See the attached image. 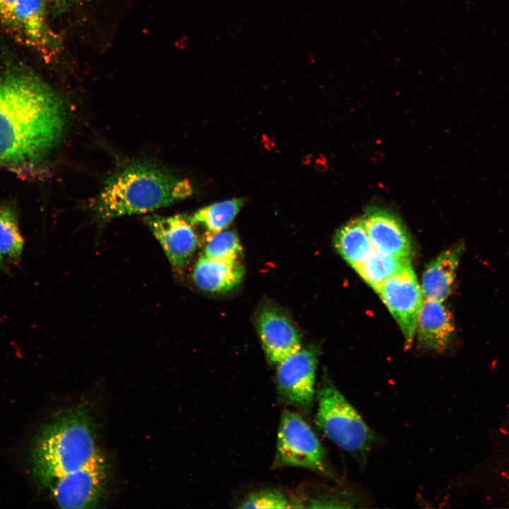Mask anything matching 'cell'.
Wrapping results in <instances>:
<instances>
[{
  "instance_id": "cell-21",
  "label": "cell",
  "mask_w": 509,
  "mask_h": 509,
  "mask_svg": "<svg viewBox=\"0 0 509 509\" xmlns=\"http://www.w3.org/2000/svg\"><path fill=\"white\" fill-rule=\"evenodd\" d=\"M242 508H296L284 493L277 490H265L250 494L239 506Z\"/></svg>"
},
{
  "instance_id": "cell-5",
  "label": "cell",
  "mask_w": 509,
  "mask_h": 509,
  "mask_svg": "<svg viewBox=\"0 0 509 509\" xmlns=\"http://www.w3.org/2000/svg\"><path fill=\"white\" fill-rule=\"evenodd\" d=\"M274 465L306 468L343 484L315 432L300 415L291 410L281 414Z\"/></svg>"
},
{
  "instance_id": "cell-7",
  "label": "cell",
  "mask_w": 509,
  "mask_h": 509,
  "mask_svg": "<svg viewBox=\"0 0 509 509\" xmlns=\"http://www.w3.org/2000/svg\"><path fill=\"white\" fill-rule=\"evenodd\" d=\"M107 472V462L98 452L81 468L57 479L49 487L62 508H95L105 492Z\"/></svg>"
},
{
  "instance_id": "cell-2",
  "label": "cell",
  "mask_w": 509,
  "mask_h": 509,
  "mask_svg": "<svg viewBox=\"0 0 509 509\" xmlns=\"http://www.w3.org/2000/svg\"><path fill=\"white\" fill-rule=\"evenodd\" d=\"M192 192L187 180L162 166L131 162L107 177L92 210L97 221L106 223L123 216L150 213L187 197Z\"/></svg>"
},
{
  "instance_id": "cell-9",
  "label": "cell",
  "mask_w": 509,
  "mask_h": 509,
  "mask_svg": "<svg viewBox=\"0 0 509 509\" xmlns=\"http://www.w3.org/2000/svg\"><path fill=\"white\" fill-rule=\"evenodd\" d=\"M318 356L317 346L308 345L278 363L277 389L284 401L304 409L312 406L316 394Z\"/></svg>"
},
{
  "instance_id": "cell-14",
  "label": "cell",
  "mask_w": 509,
  "mask_h": 509,
  "mask_svg": "<svg viewBox=\"0 0 509 509\" xmlns=\"http://www.w3.org/2000/svg\"><path fill=\"white\" fill-rule=\"evenodd\" d=\"M464 250L463 243H456L428 264L420 285L424 299L444 301L450 295Z\"/></svg>"
},
{
  "instance_id": "cell-17",
  "label": "cell",
  "mask_w": 509,
  "mask_h": 509,
  "mask_svg": "<svg viewBox=\"0 0 509 509\" xmlns=\"http://www.w3.org/2000/svg\"><path fill=\"white\" fill-rule=\"evenodd\" d=\"M410 263L409 259L399 258L374 250L354 269L376 291L385 281Z\"/></svg>"
},
{
  "instance_id": "cell-12",
  "label": "cell",
  "mask_w": 509,
  "mask_h": 509,
  "mask_svg": "<svg viewBox=\"0 0 509 509\" xmlns=\"http://www.w3.org/2000/svg\"><path fill=\"white\" fill-rule=\"evenodd\" d=\"M361 218L375 250L410 259L413 244L405 226L391 211L371 206Z\"/></svg>"
},
{
  "instance_id": "cell-23",
  "label": "cell",
  "mask_w": 509,
  "mask_h": 509,
  "mask_svg": "<svg viewBox=\"0 0 509 509\" xmlns=\"http://www.w3.org/2000/svg\"><path fill=\"white\" fill-rule=\"evenodd\" d=\"M15 0H0V18L8 11Z\"/></svg>"
},
{
  "instance_id": "cell-3",
  "label": "cell",
  "mask_w": 509,
  "mask_h": 509,
  "mask_svg": "<svg viewBox=\"0 0 509 509\" xmlns=\"http://www.w3.org/2000/svg\"><path fill=\"white\" fill-rule=\"evenodd\" d=\"M94 428L85 406L69 409L40 431L32 450L33 473L49 486L86 464L98 452Z\"/></svg>"
},
{
  "instance_id": "cell-8",
  "label": "cell",
  "mask_w": 509,
  "mask_h": 509,
  "mask_svg": "<svg viewBox=\"0 0 509 509\" xmlns=\"http://www.w3.org/2000/svg\"><path fill=\"white\" fill-rule=\"evenodd\" d=\"M376 292L400 327L409 348L415 335L423 301L421 286L411 263L385 281Z\"/></svg>"
},
{
  "instance_id": "cell-15",
  "label": "cell",
  "mask_w": 509,
  "mask_h": 509,
  "mask_svg": "<svg viewBox=\"0 0 509 509\" xmlns=\"http://www.w3.org/2000/svg\"><path fill=\"white\" fill-rule=\"evenodd\" d=\"M245 269L238 260L226 261L201 255L192 271L194 283L211 293H225L237 287L243 279Z\"/></svg>"
},
{
  "instance_id": "cell-24",
  "label": "cell",
  "mask_w": 509,
  "mask_h": 509,
  "mask_svg": "<svg viewBox=\"0 0 509 509\" xmlns=\"http://www.w3.org/2000/svg\"><path fill=\"white\" fill-rule=\"evenodd\" d=\"M4 257L2 256V255H1V252H0V269H2V270H4V271H6V267H5V264H4Z\"/></svg>"
},
{
  "instance_id": "cell-18",
  "label": "cell",
  "mask_w": 509,
  "mask_h": 509,
  "mask_svg": "<svg viewBox=\"0 0 509 509\" xmlns=\"http://www.w3.org/2000/svg\"><path fill=\"white\" fill-rule=\"evenodd\" d=\"M243 203L241 198L215 203L199 209L190 219L194 225L202 226L210 233L219 232L233 221Z\"/></svg>"
},
{
  "instance_id": "cell-11",
  "label": "cell",
  "mask_w": 509,
  "mask_h": 509,
  "mask_svg": "<svg viewBox=\"0 0 509 509\" xmlns=\"http://www.w3.org/2000/svg\"><path fill=\"white\" fill-rule=\"evenodd\" d=\"M256 325L266 356L272 363L278 364L302 347L299 330L276 305L262 307L256 316Z\"/></svg>"
},
{
  "instance_id": "cell-22",
  "label": "cell",
  "mask_w": 509,
  "mask_h": 509,
  "mask_svg": "<svg viewBox=\"0 0 509 509\" xmlns=\"http://www.w3.org/2000/svg\"><path fill=\"white\" fill-rule=\"evenodd\" d=\"M59 10H66L83 2L85 0H47Z\"/></svg>"
},
{
  "instance_id": "cell-6",
  "label": "cell",
  "mask_w": 509,
  "mask_h": 509,
  "mask_svg": "<svg viewBox=\"0 0 509 509\" xmlns=\"http://www.w3.org/2000/svg\"><path fill=\"white\" fill-rule=\"evenodd\" d=\"M47 0H15L0 18L13 38L45 59L54 56L60 45L47 22Z\"/></svg>"
},
{
  "instance_id": "cell-1",
  "label": "cell",
  "mask_w": 509,
  "mask_h": 509,
  "mask_svg": "<svg viewBox=\"0 0 509 509\" xmlns=\"http://www.w3.org/2000/svg\"><path fill=\"white\" fill-rule=\"evenodd\" d=\"M66 123L64 103L45 83L28 75L0 77V165L45 158Z\"/></svg>"
},
{
  "instance_id": "cell-4",
  "label": "cell",
  "mask_w": 509,
  "mask_h": 509,
  "mask_svg": "<svg viewBox=\"0 0 509 509\" xmlns=\"http://www.w3.org/2000/svg\"><path fill=\"white\" fill-rule=\"evenodd\" d=\"M316 424L325 435L355 460L361 469L370 452L378 447V435L339 391L327 373L316 390Z\"/></svg>"
},
{
  "instance_id": "cell-20",
  "label": "cell",
  "mask_w": 509,
  "mask_h": 509,
  "mask_svg": "<svg viewBox=\"0 0 509 509\" xmlns=\"http://www.w3.org/2000/svg\"><path fill=\"white\" fill-rule=\"evenodd\" d=\"M204 248L205 256L218 260H237L242 247L237 235L231 230L211 233Z\"/></svg>"
},
{
  "instance_id": "cell-16",
  "label": "cell",
  "mask_w": 509,
  "mask_h": 509,
  "mask_svg": "<svg viewBox=\"0 0 509 509\" xmlns=\"http://www.w3.org/2000/svg\"><path fill=\"white\" fill-rule=\"evenodd\" d=\"M334 245L353 269L375 250L361 217L349 221L339 228L334 236Z\"/></svg>"
},
{
  "instance_id": "cell-10",
  "label": "cell",
  "mask_w": 509,
  "mask_h": 509,
  "mask_svg": "<svg viewBox=\"0 0 509 509\" xmlns=\"http://www.w3.org/2000/svg\"><path fill=\"white\" fill-rule=\"evenodd\" d=\"M144 221L158 240L171 266L182 270L189 262L199 244L190 217L146 216Z\"/></svg>"
},
{
  "instance_id": "cell-19",
  "label": "cell",
  "mask_w": 509,
  "mask_h": 509,
  "mask_svg": "<svg viewBox=\"0 0 509 509\" xmlns=\"http://www.w3.org/2000/svg\"><path fill=\"white\" fill-rule=\"evenodd\" d=\"M17 216L9 205L0 206V252L4 258L16 263L21 259L23 248Z\"/></svg>"
},
{
  "instance_id": "cell-13",
  "label": "cell",
  "mask_w": 509,
  "mask_h": 509,
  "mask_svg": "<svg viewBox=\"0 0 509 509\" xmlns=\"http://www.w3.org/2000/svg\"><path fill=\"white\" fill-rule=\"evenodd\" d=\"M416 332L417 345L422 349L440 353L449 347L455 334V323L444 301L423 298Z\"/></svg>"
}]
</instances>
